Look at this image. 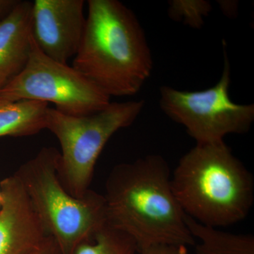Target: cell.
I'll return each mask as SVG.
<instances>
[{"label": "cell", "mask_w": 254, "mask_h": 254, "mask_svg": "<svg viewBox=\"0 0 254 254\" xmlns=\"http://www.w3.org/2000/svg\"><path fill=\"white\" fill-rule=\"evenodd\" d=\"M103 195L108 225L131 237L138 253L158 246L196 243L174 194L168 162L161 155L114 167Z\"/></svg>", "instance_id": "cell-1"}, {"label": "cell", "mask_w": 254, "mask_h": 254, "mask_svg": "<svg viewBox=\"0 0 254 254\" xmlns=\"http://www.w3.org/2000/svg\"><path fill=\"white\" fill-rule=\"evenodd\" d=\"M153 63L136 15L118 0H88V16L72 67L108 96L136 94Z\"/></svg>", "instance_id": "cell-2"}, {"label": "cell", "mask_w": 254, "mask_h": 254, "mask_svg": "<svg viewBox=\"0 0 254 254\" xmlns=\"http://www.w3.org/2000/svg\"><path fill=\"white\" fill-rule=\"evenodd\" d=\"M171 186L184 213L205 226L235 225L253 206V176L224 141L196 143L180 159Z\"/></svg>", "instance_id": "cell-3"}, {"label": "cell", "mask_w": 254, "mask_h": 254, "mask_svg": "<svg viewBox=\"0 0 254 254\" xmlns=\"http://www.w3.org/2000/svg\"><path fill=\"white\" fill-rule=\"evenodd\" d=\"M60 151L43 148L15 173L48 235L62 254H74L108 224L104 195L89 190L76 198L65 190L58 175Z\"/></svg>", "instance_id": "cell-4"}, {"label": "cell", "mask_w": 254, "mask_h": 254, "mask_svg": "<svg viewBox=\"0 0 254 254\" xmlns=\"http://www.w3.org/2000/svg\"><path fill=\"white\" fill-rule=\"evenodd\" d=\"M144 105L143 100L110 103L105 109L85 116H71L48 108L46 128L61 147L58 177L70 194L76 198L86 194L105 145L117 131L134 123Z\"/></svg>", "instance_id": "cell-5"}, {"label": "cell", "mask_w": 254, "mask_h": 254, "mask_svg": "<svg viewBox=\"0 0 254 254\" xmlns=\"http://www.w3.org/2000/svg\"><path fill=\"white\" fill-rule=\"evenodd\" d=\"M223 71L218 83L200 91H183L170 86L160 88V106L169 118L186 128L196 143L224 141L229 134L250 131L254 105H241L230 97L231 71L224 53Z\"/></svg>", "instance_id": "cell-6"}, {"label": "cell", "mask_w": 254, "mask_h": 254, "mask_svg": "<svg viewBox=\"0 0 254 254\" xmlns=\"http://www.w3.org/2000/svg\"><path fill=\"white\" fill-rule=\"evenodd\" d=\"M0 99L52 103L55 110L71 116L98 113L110 104V97L68 64L50 59L32 36L31 50L22 72L0 91Z\"/></svg>", "instance_id": "cell-7"}, {"label": "cell", "mask_w": 254, "mask_h": 254, "mask_svg": "<svg viewBox=\"0 0 254 254\" xmlns=\"http://www.w3.org/2000/svg\"><path fill=\"white\" fill-rule=\"evenodd\" d=\"M83 0H35L31 32L39 49L50 59L68 64L81 45L86 18Z\"/></svg>", "instance_id": "cell-8"}, {"label": "cell", "mask_w": 254, "mask_h": 254, "mask_svg": "<svg viewBox=\"0 0 254 254\" xmlns=\"http://www.w3.org/2000/svg\"><path fill=\"white\" fill-rule=\"evenodd\" d=\"M0 254H30L49 236L15 174L0 182Z\"/></svg>", "instance_id": "cell-9"}, {"label": "cell", "mask_w": 254, "mask_h": 254, "mask_svg": "<svg viewBox=\"0 0 254 254\" xmlns=\"http://www.w3.org/2000/svg\"><path fill=\"white\" fill-rule=\"evenodd\" d=\"M32 2L20 1L0 22V91L20 74L31 50Z\"/></svg>", "instance_id": "cell-10"}, {"label": "cell", "mask_w": 254, "mask_h": 254, "mask_svg": "<svg viewBox=\"0 0 254 254\" xmlns=\"http://www.w3.org/2000/svg\"><path fill=\"white\" fill-rule=\"evenodd\" d=\"M48 103L0 99V137L37 134L46 128Z\"/></svg>", "instance_id": "cell-11"}, {"label": "cell", "mask_w": 254, "mask_h": 254, "mask_svg": "<svg viewBox=\"0 0 254 254\" xmlns=\"http://www.w3.org/2000/svg\"><path fill=\"white\" fill-rule=\"evenodd\" d=\"M187 226L195 240L196 254H254V237L205 226L186 215Z\"/></svg>", "instance_id": "cell-12"}, {"label": "cell", "mask_w": 254, "mask_h": 254, "mask_svg": "<svg viewBox=\"0 0 254 254\" xmlns=\"http://www.w3.org/2000/svg\"><path fill=\"white\" fill-rule=\"evenodd\" d=\"M136 244L131 237L107 224L94 239L83 242L74 254H136Z\"/></svg>", "instance_id": "cell-13"}, {"label": "cell", "mask_w": 254, "mask_h": 254, "mask_svg": "<svg viewBox=\"0 0 254 254\" xmlns=\"http://www.w3.org/2000/svg\"><path fill=\"white\" fill-rule=\"evenodd\" d=\"M169 16L193 28H200L211 11L210 2L203 0H173L169 3Z\"/></svg>", "instance_id": "cell-14"}, {"label": "cell", "mask_w": 254, "mask_h": 254, "mask_svg": "<svg viewBox=\"0 0 254 254\" xmlns=\"http://www.w3.org/2000/svg\"><path fill=\"white\" fill-rule=\"evenodd\" d=\"M138 254H190L187 247L181 246H158L142 251Z\"/></svg>", "instance_id": "cell-15"}, {"label": "cell", "mask_w": 254, "mask_h": 254, "mask_svg": "<svg viewBox=\"0 0 254 254\" xmlns=\"http://www.w3.org/2000/svg\"><path fill=\"white\" fill-rule=\"evenodd\" d=\"M30 254H62L56 241L53 237L48 236L42 245Z\"/></svg>", "instance_id": "cell-16"}, {"label": "cell", "mask_w": 254, "mask_h": 254, "mask_svg": "<svg viewBox=\"0 0 254 254\" xmlns=\"http://www.w3.org/2000/svg\"><path fill=\"white\" fill-rule=\"evenodd\" d=\"M19 1L18 0H0V22L11 13Z\"/></svg>", "instance_id": "cell-17"}, {"label": "cell", "mask_w": 254, "mask_h": 254, "mask_svg": "<svg viewBox=\"0 0 254 254\" xmlns=\"http://www.w3.org/2000/svg\"><path fill=\"white\" fill-rule=\"evenodd\" d=\"M1 203H2V195H1V190H0V206H1Z\"/></svg>", "instance_id": "cell-18"}]
</instances>
